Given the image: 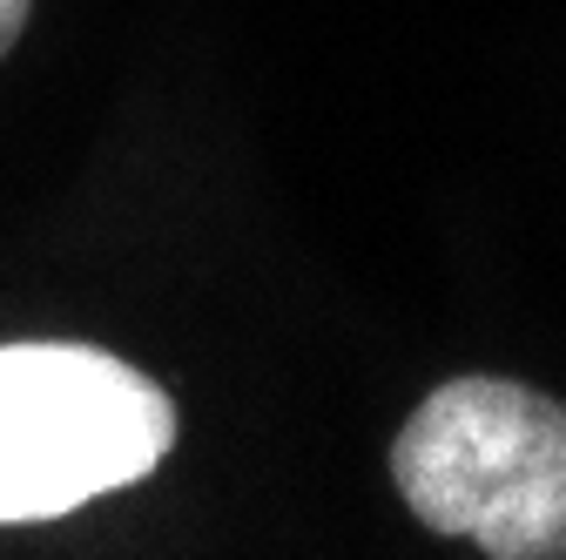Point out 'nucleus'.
<instances>
[{
  "label": "nucleus",
  "instance_id": "f257e3e1",
  "mask_svg": "<svg viewBox=\"0 0 566 560\" xmlns=\"http://www.w3.org/2000/svg\"><path fill=\"white\" fill-rule=\"evenodd\" d=\"M418 527L492 560H566V405L520 378H446L391 439Z\"/></svg>",
  "mask_w": 566,
  "mask_h": 560
},
{
  "label": "nucleus",
  "instance_id": "f03ea898",
  "mask_svg": "<svg viewBox=\"0 0 566 560\" xmlns=\"http://www.w3.org/2000/svg\"><path fill=\"white\" fill-rule=\"evenodd\" d=\"M176 446V398L75 338L0 344V527L61 520L149 479Z\"/></svg>",
  "mask_w": 566,
  "mask_h": 560
},
{
  "label": "nucleus",
  "instance_id": "7ed1b4c3",
  "mask_svg": "<svg viewBox=\"0 0 566 560\" xmlns=\"http://www.w3.org/2000/svg\"><path fill=\"white\" fill-rule=\"evenodd\" d=\"M28 14H34V0H0V61H8L28 34Z\"/></svg>",
  "mask_w": 566,
  "mask_h": 560
}]
</instances>
